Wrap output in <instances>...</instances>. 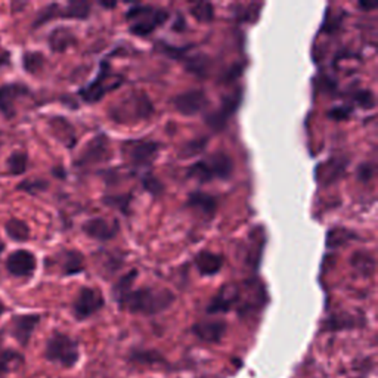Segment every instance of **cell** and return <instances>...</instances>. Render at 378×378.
Segmentation results:
<instances>
[{
  "label": "cell",
  "instance_id": "cell-34",
  "mask_svg": "<svg viewBox=\"0 0 378 378\" xmlns=\"http://www.w3.org/2000/svg\"><path fill=\"white\" fill-rule=\"evenodd\" d=\"M136 278H138V272L132 270L130 274H127L123 278L118 279V282L114 286V297H115V300H120L125 294H127L129 291H132V284L134 282Z\"/></svg>",
  "mask_w": 378,
  "mask_h": 378
},
{
  "label": "cell",
  "instance_id": "cell-19",
  "mask_svg": "<svg viewBox=\"0 0 378 378\" xmlns=\"http://www.w3.org/2000/svg\"><path fill=\"white\" fill-rule=\"evenodd\" d=\"M192 334L206 343H219L222 341L226 332V322L220 320L201 321L192 327Z\"/></svg>",
  "mask_w": 378,
  "mask_h": 378
},
{
  "label": "cell",
  "instance_id": "cell-23",
  "mask_svg": "<svg viewBox=\"0 0 378 378\" xmlns=\"http://www.w3.org/2000/svg\"><path fill=\"white\" fill-rule=\"evenodd\" d=\"M75 43V37L68 28H56L49 36V46L53 52H64Z\"/></svg>",
  "mask_w": 378,
  "mask_h": 378
},
{
  "label": "cell",
  "instance_id": "cell-16",
  "mask_svg": "<svg viewBox=\"0 0 378 378\" xmlns=\"http://www.w3.org/2000/svg\"><path fill=\"white\" fill-rule=\"evenodd\" d=\"M6 269L13 277H30L36 270V257L27 250L13 251L6 260Z\"/></svg>",
  "mask_w": 378,
  "mask_h": 378
},
{
  "label": "cell",
  "instance_id": "cell-37",
  "mask_svg": "<svg viewBox=\"0 0 378 378\" xmlns=\"http://www.w3.org/2000/svg\"><path fill=\"white\" fill-rule=\"evenodd\" d=\"M144 187L153 195H160L163 192V184L153 175H146L144 177Z\"/></svg>",
  "mask_w": 378,
  "mask_h": 378
},
{
  "label": "cell",
  "instance_id": "cell-8",
  "mask_svg": "<svg viewBox=\"0 0 378 378\" xmlns=\"http://www.w3.org/2000/svg\"><path fill=\"white\" fill-rule=\"evenodd\" d=\"M265 303H266V291L262 282L250 281L246 284V291L244 293L241 291L238 313L243 317L259 313L265 306Z\"/></svg>",
  "mask_w": 378,
  "mask_h": 378
},
{
  "label": "cell",
  "instance_id": "cell-9",
  "mask_svg": "<svg viewBox=\"0 0 378 378\" xmlns=\"http://www.w3.org/2000/svg\"><path fill=\"white\" fill-rule=\"evenodd\" d=\"M103 308V297L101 291L84 286L75 297L73 303V313L79 321H84L94 316Z\"/></svg>",
  "mask_w": 378,
  "mask_h": 378
},
{
  "label": "cell",
  "instance_id": "cell-33",
  "mask_svg": "<svg viewBox=\"0 0 378 378\" xmlns=\"http://www.w3.org/2000/svg\"><path fill=\"white\" fill-rule=\"evenodd\" d=\"M208 58L204 55H196V56H191L187 58V68L189 73H194L196 75H200V77H204L208 70Z\"/></svg>",
  "mask_w": 378,
  "mask_h": 378
},
{
  "label": "cell",
  "instance_id": "cell-22",
  "mask_svg": "<svg viewBox=\"0 0 378 378\" xmlns=\"http://www.w3.org/2000/svg\"><path fill=\"white\" fill-rule=\"evenodd\" d=\"M188 206L196 211H200L206 218H213L218 208V203L215 196L204 192H194L189 195Z\"/></svg>",
  "mask_w": 378,
  "mask_h": 378
},
{
  "label": "cell",
  "instance_id": "cell-40",
  "mask_svg": "<svg viewBox=\"0 0 378 378\" xmlns=\"http://www.w3.org/2000/svg\"><path fill=\"white\" fill-rule=\"evenodd\" d=\"M374 175V168L371 164H362V168L359 169V177L362 180H370Z\"/></svg>",
  "mask_w": 378,
  "mask_h": 378
},
{
  "label": "cell",
  "instance_id": "cell-1",
  "mask_svg": "<svg viewBox=\"0 0 378 378\" xmlns=\"http://www.w3.org/2000/svg\"><path fill=\"white\" fill-rule=\"evenodd\" d=\"M117 301L120 308L129 310L130 313L151 316L169 309L173 305L175 296L165 289L145 286V289L129 291Z\"/></svg>",
  "mask_w": 378,
  "mask_h": 378
},
{
  "label": "cell",
  "instance_id": "cell-5",
  "mask_svg": "<svg viewBox=\"0 0 378 378\" xmlns=\"http://www.w3.org/2000/svg\"><path fill=\"white\" fill-rule=\"evenodd\" d=\"M169 12L164 9H157L153 6L138 5L127 12V20L130 32L139 37H145L151 34L154 30L168 21Z\"/></svg>",
  "mask_w": 378,
  "mask_h": 378
},
{
  "label": "cell",
  "instance_id": "cell-44",
  "mask_svg": "<svg viewBox=\"0 0 378 378\" xmlns=\"http://www.w3.org/2000/svg\"><path fill=\"white\" fill-rule=\"evenodd\" d=\"M101 5L105 6V8H107V6H108V8H114V6H115V4H107V2H102Z\"/></svg>",
  "mask_w": 378,
  "mask_h": 378
},
{
  "label": "cell",
  "instance_id": "cell-30",
  "mask_svg": "<svg viewBox=\"0 0 378 378\" xmlns=\"http://www.w3.org/2000/svg\"><path fill=\"white\" fill-rule=\"evenodd\" d=\"M27 164H28V157L25 153H21V151H15L12 153L6 161V168L9 175L13 176H21L27 170Z\"/></svg>",
  "mask_w": 378,
  "mask_h": 378
},
{
  "label": "cell",
  "instance_id": "cell-18",
  "mask_svg": "<svg viewBox=\"0 0 378 378\" xmlns=\"http://www.w3.org/2000/svg\"><path fill=\"white\" fill-rule=\"evenodd\" d=\"M83 231L90 238L98 241L113 239L118 232V223L114 220H108L103 218L90 219L83 225Z\"/></svg>",
  "mask_w": 378,
  "mask_h": 378
},
{
  "label": "cell",
  "instance_id": "cell-41",
  "mask_svg": "<svg viewBox=\"0 0 378 378\" xmlns=\"http://www.w3.org/2000/svg\"><path fill=\"white\" fill-rule=\"evenodd\" d=\"M349 110H347V111H343V110H336V111H332L329 115H332V117H336L337 120H340V118H344V117H347V115H349Z\"/></svg>",
  "mask_w": 378,
  "mask_h": 378
},
{
  "label": "cell",
  "instance_id": "cell-38",
  "mask_svg": "<svg viewBox=\"0 0 378 378\" xmlns=\"http://www.w3.org/2000/svg\"><path fill=\"white\" fill-rule=\"evenodd\" d=\"M355 99L362 108H372L375 105V98L371 92H368V90H362V92H358L355 95Z\"/></svg>",
  "mask_w": 378,
  "mask_h": 378
},
{
  "label": "cell",
  "instance_id": "cell-43",
  "mask_svg": "<svg viewBox=\"0 0 378 378\" xmlns=\"http://www.w3.org/2000/svg\"><path fill=\"white\" fill-rule=\"evenodd\" d=\"M360 8H364V9H374L377 5L375 4H359Z\"/></svg>",
  "mask_w": 378,
  "mask_h": 378
},
{
  "label": "cell",
  "instance_id": "cell-3",
  "mask_svg": "<svg viewBox=\"0 0 378 378\" xmlns=\"http://www.w3.org/2000/svg\"><path fill=\"white\" fill-rule=\"evenodd\" d=\"M43 356L48 362L61 365L63 368H74L80 359L79 343L64 332L56 331L46 341Z\"/></svg>",
  "mask_w": 378,
  "mask_h": 378
},
{
  "label": "cell",
  "instance_id": "cell-7",
  "mask_svg": "<svg viewBox=\"0 0 378 378\" xmlns=\"http://www.w3.org/2000/svg\"><path fill=\"white\" fill-rule=\"evenodd\" d=\"M90 13V4L83 0H73L64 8L59 5H49L40 11L37 20L34 21V27H40L46 24L53 18H73V20H86Z\"/></svg>",
  "mask_w": 378,
  "mask_h": 378
},
{
  "label": "cell",
  "instance_id": "cell-13",
  "mask_svg": "<svg viewBox=\"0 0 378 378\" xmlns=\"http://www.w3.org/2000/svg\"><path fill=\"white\" fill-rule=\"evenodd\" d=\"M241 289L237 284H226L219 290L215 298L210 301L207 308V313L216 315V313H226L232 310L239 303Z\"/></svg>",
  "mask_w": 378,
  "mask_h": 378
},
{
  "label": "cell",
  "instance_id": "cell-28",
  "mask_svg": "<svg viewBox=\"0 0 378 378\" xmlns=\"http://www.w3.org/2000/svg\"><path fill=\"white\" fill-rule=\"evenodd\" d=\"M130 360L142 365H168V359H164L161 353L156 351H133L130 355Z\"/></svg>",
  "mask_w": 378,
  "mask_h": 378
},
{
  "label": "cell",
  "instance_id": "cell-14",
  "mask_svg": "<svg viewBox=\"0 0 378 378\" xmlns=\"http://www.w3.org/2000/svg\"><path fill=\"white\" fill-rule=\"evenodd\" d=\"M40 322V315H18L12 317L11 334L23 347H27Z\"/></svg>",
  "mask_w": 378,
  "mask_h": 378
},
{
  "label": "cell",
  "instance_id": "cell-42",
  "mask_svg": "<svg viewBox=\"0 0 378 378\" xmlns=\"http://www.w3.org/2000/svg\"><path fill=\"white\" fill-rule=\"evenodd\" d=\"M8 63H9V53L0 51V67L8 64Z\"/></svg>",
  "mask_w": 378,
  "mask_h": 378
},
{
  "label": "cell",
  "instance_id": "cell-45",
  "mask_svg": "<svg viewBox=\"0 0 378 378\" xmlns=\"http://www.w3.org/2000/svg\"><path fill=\"white\" fill-rule=\"evenodd\" d=\"M4 312H5V305L2 303V301H0V316L4 315Z\"/></svg>",
  "mask_w": 378,
  "mask_h": 378
},
{
  "label": "cell",
  "instance_id": "cell-36",
  "mask_svg": "<svg viewBox=\"0 0 378 378\" xmlns=\"http://www.w3.org/2000/svg\"><path fill=\"white\" fill-rule=\"evenodd\" d=\"M352 238H353V235L351 232H347L346 229H332L328 234L327 244L331 247H339V246L346 244L347 241L352 239Z\"/></svg>",
  "mask_w": 378,
  "mask_h": 378
},
{
  "label": "cell",
  "instance_id": "cell-39",
  "mask_svg": "<svg viewBox=\"0 0 378 378\" xmlns=\"http://www.w3.org/2000/svg\"><path fill=\"white\" fill-rule=\"evenodd\" d=\"M48 187L46 182H42V180H25L21 185H18L20 191H27V192H37V191H43L44 188Z\"/></svg>",
  "mask_w": 378,
  "mask_h": 378
},
{
  "label": "cell",
  "instance_id": "cell-25",
  "mask_svg": "<svg viewBox=\"0 0 378 378\" xmlns=\"http://www.w3.org/2000/svg\"><path fill=\"white\" fill-rule=\"evenodd\" d=\"M24 364V356L13 349H0V377L12 371L13 367Z\"/></svg>",
  "mask_w": 378,
  "mask_h": 378
},
{
  "label": "cell",
  "instance_id": "cell-20",
  "mask_svg": "<svg viewBox=\"0 0 378 378\" xmlns=\"http://www.w3.org/2000/svg\"><path fill=\"white\" fill-rule=\"evenodd\" d=\"M49 127L52 134L59 142H63L68 148H73L75 145L77 136H75V130L68 120H65L64 117H53L51 118Z\"/></svg>",
  "mask_w": 378,
  "mask_h": 378
},
{
  "label": "cell",
  "instance_id": "cell-2",
  "mask_svg": "<svg viewBox=\"0 0 378 378\" xmlns=\"http://www.w3.org/2000/svg\"><path fill=\"white\" fill-rule=\"evenodd\" d=\"M154 113L153 102L144 92H132L113 105L110 117L120 125L136 123L146 120Z\"/></svg>",
  "mask_w": 378,
  "mask_h": 378
},
{
  "label": "cell",
  "instance_id": "cell-6",
  "mask_svg": "<svg viewBox=\"0 0 378 378\" xmlns=\"http://www.w3.org/2000/svg\"><path fill=\"white\" fill-rule=\"evenodd\" d=\"M122 82L123 79L117 74H113L110 71V65L103 63L101 65L96 79L90 82L86 87L80 90V96L89 103L98 102L103 98V95H107L108 92L115 90L120 84H122Z\"/></svg>",
  "mask_w": 378,
  "mask_h": 378
},
{
  "label": "cell",
  "instance_id": "cell-12",
  "mask_svg": "<svg viewBox=\"0 0 378 378\" xmlns=\"http://www.w3.org/2000/svg\"><path fill=\"white\" fill-rule=\"evenodd\" d=\"M108 158H110L108 139L105 138L103 134H99L84 146V149L82 151V154H80L79 160L75 161V164H77L79 168H86V165H92V164H99L102 161H107Z\"/></svg>",
  "mask_w": 378,
  "mask_h": 378
},
{
  "label": "cell",
  "instance_id": "cell-31",
  "mask_svg": "<svg viewBox=\"0 0 378 378\" xmlns=\"http://www.w3.org/2000/svg\"><path fill=\"white\" fill-rule=\"evenodd\" d=\"M191 15L200 23H211L215 18V8L208 2H200L191 6Z\"/></svg>",
  "mask_w": 378,
  "mask_h": 378
},
{
  "label": "cell",
  "instance_id": "cell-46",
  "mask_svg": "<svg viewBox=\"0 0 378 378\" xmlns=\"http://www.w3.org/2000/svg\"><path fill=\"white\" fill-rule=\"evenodd\" d=\"M4 248H5V246H4L2 243H0V254H2V253H4Z\"/></svg>",
  "mask_w": 378,
  "mask_h": 378
},
{
  "label": "cell",
  "instance_id": "cell-29",
  "mask_svg": "<svg viewBox=\"0 0 378 378\" xmlns=\"http://www.w3.org/2000/svg\"><path fill=\"white\" fill-rule=\"evenodd\" d=\"M356 320L351 315H334L329 316L328 320L324 322V331H340V329H347V328H355Z\"/></svg>",
  "mask_w": 378,
  "mask_h": 378
},
{
  "label": "cell",
  "instance_id": "cell-32",
  "mask_svg": "<svg viewBox=\"0 0 378 378\" xmlns=\"http://www.w3.org/2000/svg\"><path fill=\"white\" fill-rule=\"evenodd\" d=\"M44 65V56L39 52H27L23 56V67L28 74H37Z\"/></svg>",
  "mask_w": 378,
  "mask_h": 378
},
{
  "label": "cell",
  "instance_id": "cell-4",
  "mask_svg": "<svg viewBox=\"0 0 378 378\" xmlns=\"http://www.w3.org/2000/svg\"><path fill=\"white\" fill-rule=\"evenodd\" d=\"M234 172L232 158L226 153H216L199 163H195L188 172V177L200 184H207L213 179H228Z\"/></svg>",
  "mask_w": 378,
  "mask_h": 378
},
{
  "label": "cell",
  "instance_id": "cell-17",
  "mask_svg": "<svg viewBox=\"0 0 378 378\" xmlns=\"http://www.w3.org/2000/svg\"><path fill=\"white\" fill-rule=\"evenodd\" d=\"M28 94V87L21 83L0 86V113H4L8 118H12L15 115V102Z\"/></svg>",
  "mask_w": 378,
  "mask_h": 378
},
{
  "label": "cell",
  "instance_id": "cell-27",
  "mask_svg": "<svg viewBox=\"0 0 378 378\" xmlns=\"http://www.w3.org/2000/svg\"><path fill=\"white\" fill-rule=\"evenodd\" d=\"M351 263L355 267V270H358L359 274H362L364 277L372 275V272L375 269L374 257L370 253H365V251H356L352 256Z\"/></svg>",
  "mask_w": 378,
  "mask_h": 378
},
{
  "label": "cell",
  "instance_id": "cell-21",
  "mask_svg": "<svg viewBox=\"0 0 378 378\" xmlns=\"http://www.w3.org/2000/svg\"><path fill=\"white\" fill-rule=\"evenodd\" d=\"M195 266L201 275H215L223 266V257L211 251H201L195 256Z\"/></svg>",
  "mask_w": 378,
  "mask_h": 378
},
{
  "label": "cell",
  "instance_id": "cell-26",
  "mask_svg": "<svg viewBox=\"0 0 378 378\" xmlns=\"http://www.w3.org/2000/svg\"><path fill=\"white\" fill-rule=\"evenodd\" d=\"M5 231L8 237L12 241H17V243H25L30 238V228L25 222L20 219H11L5 225Z\"/></svg>",
  "mask_w": 378,
  "mask_h": 378
},
{
  "label": "cell",
  "instance_id": "cell-15",
  "mask_svg": "<svg viewBox=\"0 0 378 378\" xmlns=\"http://www.w3.org/2000/svg\"><path fill=\"white\" fill-rule=\"evenodd\" d=\"M175 108L184 115H195L204 110L208 103V99L203 90H189L182 95H177L173 99Z\"/></svg>",
  "mask_w": 378,
  "mask_h": 378
},
{
  "label": "cell",
  "instance_id": "cell-10",
  "mask_svg": "<svg viewBox=\"0 0 378 378\" xmlns=\"http://www.w3.org/2000/svg\"><path fill=\"white\" fill-rule=\"evenodd\" d=\"M160 145L153 141H126L123 145L125 157L133 165H148L158 154Z\"/></svg>",
  "mask_w": 378,
  "mask_h": 378
},
{
  "label": "cell",
  "instance_id": "cell-11",
  "mask_svg": "<svg viewBox=\"0 0 378 378\" xmlns=\"http://www.w3.org/2000/svg\"><path fill=\"white\" fill-rule=\"evenodd\" d=\"M239 102H241V90L239 92H234L231 95L223 96L219 110L207 115V125L216 132L223 130L226 125H228L229 118L238 110Z\"/></svg>",
  "mask_w": 378,
  "mask_h": 378
},
{
  "label": "cell",
  "instance_id": "cell-35",
  "mask_svg": "<svg viewBox=\"0 0 378 378\" xmlns=\"http://www.w3.org/2000/svg\"><path fill=\"white\" fill-rule=\"evenodd\" d=\"M207 145V139H199V141H191V142H187L182 149H180V157L184 158H188V157H194V156H199L201 154L204 148Z\"/></svg>",
  "mask_w": 378,
  "mask_h": 378
},
{
  "label": "cell",
  "instance_id": "cell-24",
  "mask_svg": "<svg viewBox=\"0 0 378 378\" xmlns=\"http://www.w3.org/2000/svg\"><path fill=\"white\" fill-rule=\"evenodd\" d=\"M84 269V257L74 250H68L63 253V270L65 275L80 274Z\"/></svg>",
  "mask_w": 378,
  "mask_h": 378
}]
</instances>
